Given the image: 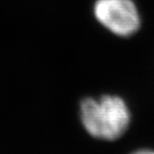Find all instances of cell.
<instances>
[{
	"label": "cell",
	"instance_id": "3957f363",
	"mask_svg": "<svg viewBox=\"0 0 154 154\" xmlns=\"http://www.w3.org/2000/svg\"><path fill=\"white\" fill-rule=\"evenodd\" d=\"M132 154H154V151L148 149H142V150H138V151L132 153Z\"/></svg>",
	"mask_w": 154,
	"mask_h": 154
},
{
	"label": "cell",
	"instance_id": "7a4b0ae2",
	"mask_svg": "<svg viewBox=\"0 0 154 154\" xmlns=\"http://www.w3.org/2000/svg\"><path fill=\"white\" fill-rule=\"evenodd\" d=\"M94 16L113 34L129 37L140 28L141 19L134 0H96Z\"/></svg>",
	"mask_w": 154,
	"mask_h": 154
},
{
	"label": "cell",
	"instance_id": "6da1fadb",
	"mask_svg": "<svg viewBox=\"0 0 154 154\" xmlns=\"http://www.w3.org/2000/svg\"><path fill=\"white\" fill-rule=\"evenodd\" d=\"M80 119L89 135L111 141L127 130L130 112L125 101L118 96L104 95L99 99L87 97L80 103Z\"/></svg>",
	"mask_w": 154,
	"mask_h": 154
}]
</instances>
